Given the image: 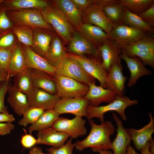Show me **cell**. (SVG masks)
<instances>
[{
    "instance_id": "1",
    "label": "cell",
    "mask_w": 154,
    "mask_h": 154,
    "mask_svg": "<svg viewBox=\"0 0 154 154\" xmlns=\"http://www.w3.org/2000/svg\"><path fill=\"white\" fill-rule=\"evenodd\" d=\"M89 122L91 127L89 134L83 140L76 141L75 148L82 151L90 147L95 153L101 150L111 149L112 141L110 136L115 130L112 122L109 120L104 121L101 124L97 125L92 119L89 120Z\"/></svg>"
},
{
    "instance_id": "2",
    "label": "cell",
    "mask_w": 154,
    "mask_h": 154,
    "mask_svg": "<svg viewBox=\"0 0 154 154\" xmlns=\"http://www.w3.org/2000/svg\"><path fill=\"white\" fill-rule=\"evenodd\" d=\"M40 11L44 19L52 27L64 43L68 44L74 31L61 11L52 2Z\"/></svg>"
},
{
    "instance_id": "3",
    "label": "cell",
    "mask_w": 154,
    "mask_h": 154,
    "mask_svg": "<svg viewBox=\"0 0 154 154\" xmlns=\"http://www.w3.org/2000/svg\"><path fill=\"white\" fill-rule=\"evenodd\" d=\"M121 49L130 57H139L145 66L154 68V37L148 35L140 40L128 44Z\"/></svg>"
},
{
    "instance_id": "4",
    "label": "cell",
    "mask_w": 154,
    "mask_h": 154,
    "mask_svg": "<svg viewBox=\"0 0 154 154\" xmlns=\"http://www.w3.org/2000/svg\"><path fill=\"white\" fill-rule=\"evenodd\" d=\"M6 13L13 25L27 26L33 29L54 30L52 27L44 19L40 9H30L6 10Z\"/></svg>"
},
{
    "instance_id": "5",
    "label": "cell",
    "mask_w": 154,
    "mask_h": 154,
    "mask_svg": "<svg viewBox=\"0 0 154 154\" xmlns=\"http://www.w3.org/2000/svg\"><path fill=\"white\" fill-rule=\"evenodd\" d=\"M138 102L135 100H131L128 97L117 96L116 99L107 105L96 107L88 106L86 109V117L89 119L94 117L99 119L101 123L104 122V115L110 111H116L120 115L123 120H127L125 111L128 107L137 104Z\"/></svg>"
},
{
    "instance_id": "6",
    "label": "cell",
    "mask_w": 154,
    "mask_h": 154,
    "mask_svg": "<svg viewBox=\"0 0 154 154\" xmlns=\"http://www.w3.org/2000/svg\"><path fill=\"white\" fill-rule=\"evenodd\" d=\"M53 76L56 94L60 99L83 97L88 91V86L73 79L56 74Z\"/></svg>"
},
{
    "instance_id": "7",
    "label": "cell",
    "mask_w": 154,
    "mask_h": 154,
    "mask_svg": "<svg viewBox=\"0 0 154 154\" xmlns=\"http://www.w3.org/2000/svg\"><path fill=\"white\" fill-rule=\"evenodd\" d=\"M56 74L73 79L88 86L96 79L88 73L76 60L66 56L56 69Z\"/></svg>"
},
{
    "instance_id": "8",
    "label": "cell",
    "mask_w": 154,
    "mask_h": 154,
    "mask_svg": "<svg viewBox=\"0 0 154 154\" xmlns=\"http://www.w3.org/2000/svg\"><path fill=\"white\" fill-rule=\"evenodd\" d=\"M148 35L142 29L123 24L115 26L109 36L110 39L121 49L125 45L139 40Z\"/></svg>"
},
{
    "instance_id": "9",
    "label": "cell",
    "mask_w": 154,
    "mask_h": 154,
    "mask_svg": "<svg viewBox=\"0 0 154 154\" xmlns=\"http://www.w3.org/2000/svg\"><path fill=\"white\" fill-rule=\"evenodd\" d=\"M66 55L77 61L88 73L98 80L100 86L106 88L105 80L108 72L102 66L101 60L91 55L87 57L70 52Z\"/></svg>"
},
{
    "instance_id": "10",
    "label": "cell",
    "mask_w": 154,
    "mask_h": 154,
    "mask_svg": "<svg viewBox=\"0 0 154 154\" xmlns=\"http://www.w3.org/2000/svg\"><path fill=\"white\" fill-rule=\"evenodd\" d=\"M86 122L85 120L79 117L70 119L59 117L51 127L56 131L67 134L73 139L86 134Z\"/></svg>"
},
{
    "instance_id": "11",
    "label": "cell",
    "mask_w": 154,
    "mask_h": 154,
    "mask_svg": "<svg viewBox=\"0 0 154 154\" xmlns=\"http://www.w3.org/2000/svg\"><path fill=\"white\" fill-rule=\"evenodd\" d=\"M89 103L84 97L61 98L55 104L53 109L59 115L70 113L75 116L87 117L86 109Z\"/></svg>"
},
{
    "instance_id": "12",
    "label": "cell",
    "mask_w": 154,
    "mask_h": 154,
    "mask_svg": "<svg viewBox=\"0 0 154 154\" xmlns=\"http://www.w3.org/2000/svg\"><path fill=\"white\" fill-rule=\"evenodd\" d=\"M103 7L94 2L89 9L83 13L82 22L98 27L110 35L115 25L105 15Z\"/></svg>"
},
{
    "instance_id": "13",
    "label": "cell",
    "mask_w": 154,
    "mask_h": 154,
    "mask_svg": "<svg viewBox=\"0 0 154 154\" xmlns=\"http://www.w3.org/2000/svg\"><path fill=\"white\" fill-rule=\"evenodd\" d=\"M67 48L69 52L84 56H92L102 61L100 52L78 31H74Z\"/></svg>"
},
{
    "instance_id": "14",
    "label": "cell",
    "mask_w": 154,
    "mask_h": 154,
    "mask_svg": "<svg viewBox=\"0 0 154 154\" xmlns=\"http://www.w3.org/2000/svg\"><path fill=\"white\" fill-rule=\"evenodd\" d=\"M123 68L122 65L114 64L108 71L106 78V88L111 90L118 96H123L127 79L123 74Z\"/></svg>"
},
{
    "instance_id": "15",
    "label": "cell",
    "mask_w": 154,
    "mask_h": 154,
    "mask_svg": "<svg viewBox=\"0 0 154 154\" xmlns=\"http://www.w3.org/2000/svg\"><path fill=\"white\" fill-rule=\"evenodd\" d=\"M88 91L83 97L88 100L89 106L92 107L99 106L102 102L108 104L114 100L117 95L111 90L92 83L88 85Z\"/></svg>"
},
{
    "instance_id": "16",
    "label": "cell",
    "mask_w": 154,
    "mask_h": 154,
    "mask_svg": "<svg viewBox=\"0 0 154 154\" xmlns=\"http://www.w3.org/2000/svg\"><path fill=\"white\" fill-rule=\"evenodd\" d=\"M98 49L101 54L102 66L107 72L114 64L122 65L121 49L110 39L106 40Z\"/></svg>"
},
{
    "instance_id": "17",
    "label": "cell",
    "mask_w": 154,
    "mask_h": 154,
    "mask_svg": "<svg viewBox=\"0 0 154 154\" xmlns=\"http://www.w3.org/2000/svg\"><path fill=\"white\" fill-rule=\"evenodd\" d=\"M113 119L117 126V133L116 137L112 142L111 149L113 154H125L128 146L131 141V137L127 129L125 128L117 115L112 112Z\"/></svg>"
},
{
    "instance_id": "18",
    "label": "cell",
    "mask_w": 154,
    "mask_h": 154,
    "mask_svg": "<svg viewBox=\"0 0 154 154\" xmlns=\"http://www.w3.org/2000/svg\"><path fill=\"white\" fill-rule=\"evenodd\" d=\"M27 98L30 107L40 108L44 111L53 109L60 99L57 94H53L35 88L32 94Z\"/></svg>"
},
{
    "instance_id": "19",
    "label": "cell",
    "mask_w": 154,
    "mask_h": 154,
    "mask_svg": "<svg viewBox=\"0 0 154 154\" xmlns=\"http://www.w3.org/2000/svg\"><path fill=\"white\" fill-rule=\"evenodd\" d=\"M120 58L125 62L130 72V76L127 84L128 87L135 85L140 77L153 73L151 71L145 67L139 58L130 57L122 50Z\"/></svg>"
},
{
    "instance_id": "20",
    "label": "cell",
    "mask_w": 154,
    "mask_h": 154,
    "mask_svg": "<svg viewBox=\"0 0 154 154\" xmlns=\"http://www.w3.org/2000/svg\"><path fill=\"white\" fill-rule=\"evenodd\" d=\"M148 114L150 121L142 128L139 129H127L135 148L140 151L152 138V135L154 132V117L151 113Z\"/></svg>"
},
{
    "instance_id": "21",
    "label": "cell",
    "mask_w": 154,
    "mask_h": 154,
    "mask_svg": "<svg viewBox=\"0 0 154 154\" xmlns=\"http://www.w3.org/2000/svg\"><path fill=\"white\" fill-rule=\"evenodd\" d=\"M37 145L44 144L55 148L63 145L70 137L67 134L56 130L52 127L38 131Z\"/></svg>"
},
{
    "instance_id": "22",
    "label": "cell",
    "mask_w": 154,
    "mask_h": 154,
    "mask_svg": "<svg viewBox=\"0 0 154 154\" xmlns=\"http://www.w3.org/2000/svg\"><path fill=\"white\" fill-rule=\"evenodd\" d=\"M22 45L25 57L27 68L43 71L52 76L56 74V69L44 57L36 53L30 46L23 44Z\"/></svg>"
},
{
    "instance_id": "23",
    "label": "cell",
    "mask_w": 154,
    "mask_h": 154,
    "mask_svg": "<svg viewBox=\"0 0 154 154\" xmlns=\"http://www.w3.org/2000/svg\"><path fill=\"white\" fill-rule=\"evenodd\" d=\"M78 32L95 47L98 49L107 40L109 35L102 29L95 25L82 23L77 29Z\"/></svg>"
},
{
    "instance_id": "24",
    "label": "cell",
    "mask_w": 154,
    "mask_h": 154,
    "mask_svg": "<svg viewBox=\"0 0 154 154\" xmlns=\"http://www.w3.org/2000/svg\"><path fill=\"white\" fill-rule=\"evenodd\" d=\"M52 2L61 11L73 27L77 29L82 23V13L70 0H54Z\"/></svg>"
},
{
    "instance_id": "25",
    "label": "cell",
    "mask_w": 154,
    "mask_h": 154,
    "mask_svg": "<svg viewBox=\"0 0 154 154\" xmlns=\"http://www.w3.org/2000/svg\"><path fill=\"white\" fill-rule=\"evenodd\" d=\"M66 53L63 43L57 35L54 34L43 57L56 69Z\"/></svg>"
},
{
    "instance_id": "26",
    "label": "cell",
    "mask_w": 154,
    "mask_h": 154,
    "mask_svg": "<svg viewBox=\"0 0 154 154\" xmlns=\"http://www.w3.org/2000/svg\"><path fill=\"white\" fill-rule=\"evenodd\" d=\"M8 92L7 101L14 112L21 116L30 107L27 96L12 84Z\"/></svg>"
},
{
    "instance_id": "27",
    "label": "cell",
    "mask_w": 154,
    "mask_h": 154,
    "mask_svg": "<svg viewBox=\"0 0 154 154\" xmlns=\"http://www.w3.org/2000/svg\"><path fill=\"white\" fill-rule=\"evenodd\" d=\"M52 31L39 28L33 29L32 49L44 57L54 35Z\"/></svg>"
},
{
    "instance_id": "28",
    "label": "cell",
    "mask_w": 154,
    "mask_h": 154,
    "mask_svg": "<svg viewBox=\"0 0 154 154\" xmlns=\"http://www.w3.org/2000/svg\"><path fill=\"white\" fill-rule=\"evenodd\" d=\"M27 68L25 57L22 44L18 42L13 48L9 66V77H13Z\"/></svg>"
},
{
    "instance_id": "29",
    "label": "cell",
    "mask_w": 154,
    "mask_h": 154,
    "mask_svg": "<svg viewBox=\"0 0 154 154\" xmlns=\"http://www.w3.org/2000/svg\"><path fill=\"white\" fill-rule=\"evenodd\" d=\"M34 87L53 94H56V85L53 76L43 71L31 69Z\"/></svg>"
},
{
    "instance_id": "30",
    "label": "cell",
    "mask_w": 154,
    "mask_h": 154,
    "mask_svg": "<svg viewBox=\"0 0 154 154\" xmlns=\"http://www.w3.org/2000/svg\"><path fill=\"white\" fill-rule=\"evenodd\" d=\"M48 1L42 0H4L3 4L6 10L30 9H41L46 7Z\"/></svg>"
},
{
    "instance_id": "31",
    "label": "cell",
    "mask_w": 154,
    "mask_h": 154,
    "mask_svg": "<svg viewBox=\"0 0 154 154\" xmlns=\"http://www.w3.org/2000/svg\"><path fill=\"white\" fill-rule=\"evenodd\" d=\"M13 78V85L15 87L25 94L27 97L32 94L35 87L31 69L27 68L24 70Z\"/></svg>"
},
{
    "instance_id": "32",
    "label": "cell",
    "mask_w": 154,
    "mask_h": 154,
    "mask_svg": "<svg viewBox=\"0 0 154 154\" xmlns=\"http://www.w3.org/2000/svg\"><path fill=\"white\" fill-rule=\"evenodd\" d=\"M59 114L54 109L44 111L37 120L28 128L31 133L51 127L59 117Z\"/></svg>"
},
{
    "instance_id": "33",
    "label": "cell",
    "mask_w": 154,
    "mask_h": 154,
    "mask_svg": "<svg viewBox=\"0 0 154 154\" xmlns=\"http://www.w3.org/2000/svg\"><path fill=\"white\" fill-rule=\"evenodd\" d=\"M123 24L142 29L150 35H154V28L150 26L138 15L132 13L124 8Z\"/></svg>"
},
{
    "instance_id": "34",
    "label": "cell",
    "mask_w": 154,
    "mask_h": 154,
    "mask_svg": "<svg viewBox=\"0 0 154 154\" xmlns=\"http://www.w3.org/2000/svg\"><path fill=\"white\" fill-rule=\"evenodd\" d=\"M118 3L130 12L138 15L154 4V0H118Z\"/></svg>"
},
{
    "instance_id": "35",
    "label": "cell",
    "mask_w": 154,
    "mask_h": 154,
    "mask_svg": "<svg viewBox=\"0 0 154 154\" xmlns=\"http://www.w3.org/2000/svg\"><path fill=\"white\" fill-rule=\"evenodd\" d=\"M11 29L19 42L25 46H32L33 28L27 26L13 25Z\"/></svg>"
},
{
    "instance_id": "36",
    "label": "cell",
    "mask_w": 154,
    "mask_h": 154,
    "mask_svg": "<svg viewBox=\"0 0 154 154\" xmlns=\"http://www.w3.org/2000/svg\"><path fill=\"white\" fill-rule=\"evenodd\" d=\"M103 10L107 17L115 25L123 24L124 7L119 3L103 6Z\"/></svg>"
},
{
    "instance_id": "37",
    "label": "cell",
    "mask_w": 154,
    "mask_h": 154,
    "mask_svg": "<svg viewBox=\"0 0 154 154\" xmlns=\"http://www.w3.org/2000/svg\"><path fill=\"white\" fill-rule=\"evenodd\" d=\"M43 109L38 108L30 107L23 115L22 118L18 122L21 126L27 127L35 122L44 112Z\"/></svg>"
},
{
    "instance_id": "38",
    "label": "cell",
    "mask_w": 154,
    "mask_h": 154,
    "mask_svg": "<svg viewBox=\"0 0 154 154\" xmlns=\"http://www.w3.org/2000/svg\"><path fill=\"white\" fill-rule=\"evenodd\" d=\"M18 42L11 29L0 34V48L12 49Z\"/></svg>"
},
{
    "instance_id": "39",
    "label": "cell",
    "mask_w": 154,
    "mask_h": 154,
    "mask_svg": "<svg viewBox=\"0 0 154 154\" xmlns=\"http://www.w3.org/2000/svg\"><path fill=\"white\" fill-rule=\"evenodd\" d=\"M12 49L0 48V72L9 79V66Z\"/></svg>"
},
{
    "instance_id": "40",
    "label": "cell",
    "mask_w": 154,
    "mask_h": 154,
    "mask_svg": "<svg viewBox=\"0 0 154 154\" xmlns=\"http://www.w3.org/2000/svg\"><path fill=\"white\" fill-rule=\"evenodd\" d=\"M72 139L70 137L63 145L58 148L51 147L46 149L51 154H72L75 143H72Z\"/></svg>"
},
{
    "instance_id": "41",
    "label": "cell",
    "mask_w": 154,
    "mask_h": 154,
    "mask_svg": "<svg viewBox=\"0 0 154 154\" xmlns=\"http://www.w3.org/2000/svg\"><path fill=\"white\" fill-rule=\"evenodd\" d=\"M6 10L2 4L0 6V34L11 29L13 25L6 14Z\"/></svg>"
},
{
    "instance_id": "42",
    "label": "cell",
    "mask_w": 154,
    "mask_h": 154,
    "mask_svg": "<svg viewBox=\"0 0 154 154\" xmlns=\"http://www.w3.org/2000/svg\"><path fill=\"white\" fill-rule=\"evenodd\" d=\"M10 81L0 82V113H9L4 103L5 98L11 84Z\"/></svg>"
},
{
    "instance_id": "43",
    "label": "cell",
    "mask_w": 154,
    "mask_h": 154,
    "mask_svg": "<svg viewBox=\"0 0 154 154\" xmlns=\"http://www.w3.org/2000/svg\"><path fill=\"white\" fill-rule=\"evenodd\" d=\"M137 15L150 26L154 27V4L146 10Z\"/></svg>"
},
{
    "instance_id": "44",
    "label": "cell",
    "mask_w": 154,
    "mask_h": 154,
    "mask_svg": "<svg viewBox=\"0 0 154 154\" xmlns=\"http://www.w3.org/2000/svg\"><path fill=\"white\" fill-rule=\"evenodd\" d=\"M21 143L25 148H31L37 145V141L31 133L26 134L23 135L21 139Z\"/></svg>"
},
{
    "instance_id": "45",
    "label": "cell",
    "mask_w": 154,
    "mask_h": 154,
    "mask_svg": "<svg viewBox=\"0 0 154 154\" xmlns=\"http://www.w3.org/2000/svg\"><path fill=\"white\" fill-rule=\"evenodd\" d=\"M71 0L82 13L89 9L94 3L93 0Z\"/></svg>"
},
{
    "instance_id": "46",
    "label": "cell",
    "mask_w": 154,
    "mask_h": 154,
    "mask_svg": "<svg viewBox=\"0 0 154 154\" xmlns=\"http://www.w3.org/2000/svg\"><path fill=\"white\" fill-rule=\"evenodd\" d=\"M15 128L12 123H0V136L10 134Z\"/></svg>"
},
{
    "instance_id": "47",
    "label": "cell",
    "mask_w": 154,
    "mask_h": 154,
    "mask_svg": "<svg viewBox=\"0 0 154 154\" xmlns=\"http://www.w3.org/2000/svg\"><path fill=\"white\" fill-rule=\"evenodd\" d=\"M15 120L14 116L9 113H0V123H12Z\"/></svg>"
},
{
    "instance_id": "48",
    "label": "cell",
    "mask_w": 154,
    "mask_h": 154,
    "mask_svg": "<svg viewBox=\"0 0 154 154\" xmlns=\"http://www.w3.org/2000/svg\"><path fill=\"white\" fill-rule=\"evenodd\" d=\"M118 0H94V2L103 6L118 3Z\"/></svg>"
},
{
    "instance_id": "49",
    "label": "cell",
    "mask_w": 154,
    "mask_h": 154,
    "mask_svg": "<svg viewBox=\"0 0 154 154\" xmlns=\"http://www.w3.org/2000/svg\"><path fill=\"white\" fill-rule=\"evenodd\" d=\"M27 154H51L48 152L45 153L43 152L41 148L38 146H34L30 149L29 152Z\"/></svg>"
},
{
    "instance_id": "50",
    "label": "cell",
    "mask_w": 154,
    "mask_h": 154,
    "mask_svg": "<svg viewBox=\"0 0 154 154\" xmlns=\"http://www.w3.org/2000/svg\"><path fill=\"white\" fill-rule=\"evenodd\" d=\"M140 154H153L149 151V142L141 149Z\"/></svg>"
},
{
    "instance_id": "51",
    "label": "cell",
    "mask_w": 154,
    "mask_h": 154,
    "mask_svg": "<svg viewBox=\"0 0 154 154\" xmlns=\"http://www.w3.org/2000/svg\"><path fill=\"white\" fill-rule=\"evenodd\" d=\"M125 154H139L135 151V149L131 145H129L127 147V151Z\"/></svg>"
},
{
    "instance_id": "52",
    "label": "cell",
    "mask_w": 154,
    "mask_h": 154,
    "mask_svg": "<svg viewBox=\"0 0 154 154\" xmlns=\"http://www.w3.org/2000/svg\"><path fill=\"white\" fill-rule=\"evenodd\" d=\"M149 151L153 154H154V141L152 138L149 142Z\"/></svg>"
},
{
    "instance_id": "53",
    "label": "cell",
    "mask_w": 154,
    "mask_h": 154,
    "mask_svg": "<svg viewBox=\"0 0 154 154\" xmlns=\"http://www.w3.org/2000/svg\"><path fill=\"white\" fill-rule=\"evenodd\" d=\"M10 79L0 72V82L10 81Z\"/></svg>"
},
{
    "instance_id": "54",
    "label": "cell",
    "mask_w": 154,
    "mask_h": 154,
    "mask_svg": "<svg viewBox=\"0 0 154 154\" xmlns=\"http://www.w3.org/2000/svg\"><path fill=\"white\" fill-rule=\"evenodd\" d=\"M98 152L99 154H113L112 152L108 150H101Z\"/></svg>"
},
{
    "instance_id": "55",
    "label": "cell",
    "mask_w": 154,
    "mask_h": 154,
    "mask_svg": "<svg viewBox=\"0 0 154 154\" xmlns=\"http://www.w3.org/2000/svg\"><path fill=\"white\" fill-rule=\"evenodd\" d=\"M4 0H0V6L2 4Z\"/></svg>"
}]
</instances>
